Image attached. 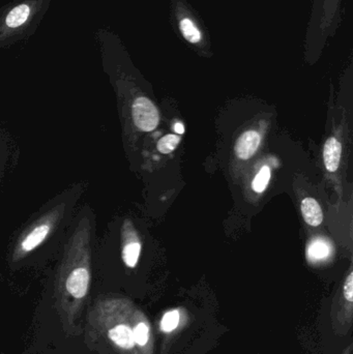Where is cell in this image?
<instances>
[{"mask_svg":"<svg viewBox=\"0 0 353 354\" xmlns=\"http://www.w3.org/2000/svg\"><path fill=\"white\" fill-rule=\"evenodd\" d=\"M52 0H12L0 6V49L35 35Z\"/></svg>","mask_w":353,"mask_h":354,"instance_id":"obj_1","label":"cell"},{"mask_svg":"<svg viewBox=\"0 0 353 354\" xmlns=\"http://www.w3.org/2000/svg\"><path fill=\"white\" fill-rule=\"evenodd\" d=\"M345 0H312L310 19L305 37L306 54L319 56L339 30Z\"/></svg>","mask_w":353,"mask_h":354,"instance_id":"obj_2","label":"cell"},{"mask_svg":"<svg viewBox=\"0 0 353 354\" xmlns=\"http://www.w3.org/2000/svg\"><path fill=\"white\" fill-rule=\"evenodd\" d=\"M172 26L182 41L202 55L211 54V39L204 22L186 0H170Z\"/></svg>","mask_w":353,"mask_h":354,"instance_id":"obj_3","label":"cell"},{"mask_svg":"<svg viewBox=\"0 0 353 354\" xmlns=\"http://www.w3.org/2000/svg\"><path fill=\"white\" fill-rule=\"evenodd\" d=\"M133 120L135 126L142 132H151L160 122L159 111L155 104L146 97H139L132 106Z\"/></svg>","mask_w":353,"mask_h":354,"instance_id":"obj_4","label":"cell"},{"mask_svg":"<svg viewBox=\"0 0 353 354\" xmlns=\"http://www.w3.org/2000/svg\"><path fill=\"white\" fill-rule=\"evenodd\" d=\"M260 145V136L256 131L244 133L236 145V153L240 159L249 160L255 155Z\"/></svg>","mask_w":353,"mask_h":354,"instance_id":"obj_5","label":"cell"},{"mask_svg":"<svg viewBox=\"0 0 353 354\" xmlns=\"http://www.w3.org/2000/svg\"><path fill=\"white\" fill-rule=\"evenodd\" d=\"M89 284V274L84 268H79L73 270L66 281V289L68 292L76 297L82 299L86 295Z\"/></svg>","mask_w":353,"mask_h":354,"instance_id":"obj_6","label":"cell"},{"mask_svg":"<svg viewBox=\"0 0 353 354\" xmlns=\"http://www.w3.org/2000/svg\"><path fill=\"white\" fill-rule=\"evenodd\" d=\"M342 145L337 139L330 138L323 149V159H325V167L330 172L337 171L341 161Z\"/></svg>","mask_w":353,"mask_h":354,"instance_id":"obj_7","label":"cell"},{"mask_svg":"<svg viewBox=\"0 0 353 354\" xmlns=\"http://www.w3.org/2000/svg\"><path fill=\"white\" fill-rule=\"evenodd\" d=\"M302 214L307 224L316 227L323 223V214L321 205L313 198H306L302 202Z\"/></svg>","mask_w":353,"mask_h":354,"instance_id":"obj_8","label":"cell"},{"mask_svg":"<svg viewBox=\"0 0 353 354\" xmlns=\"http://www.w3.org/2000/svg\"><path fill=\"white\" fill-rule=\"evenodd\" d=\"M109 338L122 348L131 349L135 345L133 330L124 324L112 328L109 332Z\"/></svg>","mask_w":353,"mask_h":354,"instance_id":"obj_9","label":"cell"},{"mask_svg":"<svg viewBox=\"0 0 353 354\" xmlns=\"http://www.w3.org/2000/svg\"><path fill=\"white\" fill-rule=\"evenodd\" d=\"M49 231L50 227L48 224L39 225L37 228L33 229L21 243V248H22L23 251H31V250L35 249L37 245H41L45 241Z\"/></svg>","mask_w":353,"mask_h":354,"instance_id":"obj_10","label":"cell"},{"mask_svg":"<svg viewBox=\"0 0 353 354\" xmlns=\"http://www.w3.org/2000/svg\"><path fill=\"white\" fill-rule=\"evenodd\" d=\"M141 245L138 241H133L124 245V251H122V258H124V263L128 268H135L138 261L139 256H140Z\"/></svg>","mask_w":353,"mask_h":354,"instance_id":"obj_11","label":"cell"},{"mask_svg":"<svg viewBox=\"0 0 353 354\" xmlns=\"http://www.w3.org/2000/svg\"><path fill=\"white\" fill-rule=\"evenodd\" d=\"M330 252H331L330 245L325 241H321V239L313 241L308 248L309 257L313 260L325 259L330 255Z\"/></svg>","mask_w":353,"mask_h":354,"instance_id":"obj_12","label":"cell"},{"mask_svg":"<svg viewBox=\"0 0 353 354\" xmlns=\"http://www.w3.org/2000/svg\"><path fill=\"white\" fill-rule=\"evenodd\" d=\"M180 136H176V135L172 134L167 135V136L160 139L157 145L158 151H159L160 153L167 155V153H172V151L178 147V145H180Z\"/></svg>","mask_w":353,"mask_h":354,"instance_id":"obj_13","label":"cell"},{"mask_svg":"<svg viewBox=\"0 0 353 354\" xmlns=\"http://www.w3.org/2000/svg\"><path fill=\"white\" fill-rule=\"evenodd\" d=\"M269 179H271V169L265 166L258 172V174L253 180L252 187L254 191L257 193H263L269 185Z\"/></svg>","mask_w":353,"mask_h":354,"instance_id":"obj_14","label":"cell"},{"mask_svg":"<svg viewBox=\"0 0 353 354\" xmlns=\"http://www.w3.org/2000/svg\"><path fill=\"white\" fill-rule=\"evenodd\" d=\"M178 322H180V313H178V311L174 310V311L168 312L164 316L163 319H162L161 328L166 333L172 332V330L178 328Z\"/></svg>","mask_w":353,"mask_h":354,"instance_id":"obj_15","label":"cell"},{"mask_svg":"<svg viewBox=\"0 0 353 354\" xmlns=\"http://www.w3.org/2000/svg\"><path fill=\"white\" fill-rule=\"evenodd\" d=\"M133 335H134L135 343L140 346H144L149 342V330L145 324H139L136 326V328L133 330Z\"/></svg>","mask_w":353,"mask_h":354,"instance_id":"obj_16","label":"cell"},{"mask_svg":"<svg viewBox=\"0 0 353 354\" xmlns=\"http://www.w3.org/2000/svg\"><path fill=\"white\" fill-rule=\"evenodd\" d=\"M344 297L347 301L352 303L353 301V274L350 272V276L346 279L345 284H344Z\"/></svg>","mask_w":353,"mask_h":354,"instance_id":"obj_17","label":"cell"},{"mask_svg":"<svg viewBox=\"0 0 353 354\" xmlns=\"http://www.w3.org/2000/svg\"><path fill=\"white\" fill-rule=\"evenodd\" d=\"M174 130L178 134L182 135L184 133V124H180V122H178V124L174 126Z\"/></svg>","mask_w":353,"mask_h":354,"instance_id":"obj_18","label":"cell"}]
</instances>
